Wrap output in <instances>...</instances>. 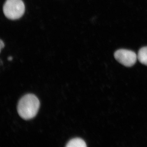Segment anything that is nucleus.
Wrapping results in <instances>:
<instances>
[{
    "label": "nucleus",
    "instance_id": "nucleus-6",
    "mask_svg": "<svg viewBox=\"0 0 147 147\" xmlns=\"http://www.w3.org/2000/svg\"><path fill=\"white\" fill-rule=\"evenodd\" d=\"M4 43L3 42L2 40H1V42H0V47H1V51L2 49L4 47Z\"/></svg>",
    "mask_w": 147,
    "mask_h": 147
},
{
    "label": "nucleus",
    "instance_id": "nucleus-4",
    "mask_svg": "<svg viewBox=\"0 0 147 147\" xmlns=\"http://www.w3.org/2000/svg\"><path fill=\"white\" fill-rule=\"evenodd\" d=\"M66 146L67 147H86V142L81 138H74L70 140L67 143Z\"/></svg>",
    "mask_w": 147,
    "mask_h": 147
},
{
    "label": "nucleus",
    "instance_id": "nucleus-2",
    "mask_svg": "<svg viewBox=\"0 0 147 147\" xmlns=\"http://www.w3.org/2000/svg\"><path fill=\"white\" fill-rule=\"evenodd\" d=\"M3 9L7 18L11 20H16L24 15L25 5L22 0H7Z\"/></svg>",
    "mask_w": 147,
    "mask_h": 147
},
{
    "label": "nucleus",
    "instance_id": "nucleus-5",
    "mask_svg": "<svg viewBox=\"0 0 147 147\" xmlns=\"http://www.w3.org/2000/svg\"><path fill=\"white\" fill-rule=\"evenodd\" d=\"M137 59L141 63L147 66V46L142 47L139 50Z\"/></svg>",
    "mask_w": 147,
    "mask_h": 147
},
{
    "label": "nucleus",
    "instance_id": "nucleus-3",
    "mask_svg": "<svg viewBox=\"0 0 147 147\" xmlns=\"http://www.w3.org/2000/svg\"><path fill=\"white\" fill-rule=\"evenodd\" d=\"M114 57L119 63L127 67L134 65L137 59V56L134 52L125 49L117 50L114 54Z\"/></svg>",
    "mask_w": 147,
    "mask_h": 147
},
{
    "label": "nucleus",
    "instance_id": "nucleus-7",
    "mask_svg": "<svg viewBox=\"0 0 147 147\" xmlns=\"http://www.w3.org/2000/svg\"><path fill=\"white\" fill-rule=\"evenodd\" d=\"M12 58L11 57H9L8 58V59L9 61H11V60H12Z\"/></svg>",
    "mask_w": 147,
    "mask_h": 147
},
{
    "label": "nucleus",
    "instance_id": "nucleus-1",
    "mask_svg": "<svg viewBox=\"0 0 147 147\" xmlns=\"http://www.w3.org/2000/svg\"><path fill=\"white\" fill-rule=\"evenodd\" d=\"M40 107V101L38 98L33 94L25 95L19 100L17 107L19 115L25 120L34 117Z\"/></svg>",
    "mask_w": 147,
    "mask_h": 147
}]
</instances>
